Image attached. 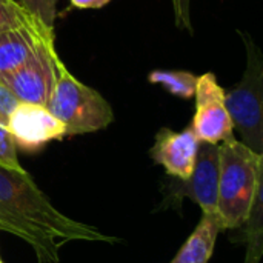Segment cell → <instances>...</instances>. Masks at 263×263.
Segmentation results:
<instances>
[{"instance_id": "9", "label": "cell", "mask_w": 263, "mask_h": 263, "mask_svg": "<svg viewBox=\"0 0 263 263\" xmlns=\"http://www.w3.org/2000/svg\"><path fill=\"white\" fill-rule=\"evenodd\" d=\"M182 183L183 186L176 188V196H188L200 206L203 214L219 216V145L199 143L193 174Z\"/></svg>"}, {"instance_id": "3", "label": "cell", "mask_w": 263, "mask_h": 263, "mask_svg": "<svg viewBox=\"0 0 263 263\" xmlns=\"http://www.w3.org/2000/svg\"><path fill=\"white\" fill-rule=\"evenodd\" d=\"M46 108L65 126L66 136L96 133L114 120V111L106 99L76 79L65 65L60 66Z\"/></svg>"}, {"instance_id": "7", "label": "cell", "mask_w": 263, "mask_h": 263, "mask_svg": "<svg viewBox=\"0 0 263 263\" xmlns=\"http://www.w3.org/2000/svg\"><path fill=\"white\" fill-rule=\"evenodd\" d=\"M8 129L17 148L35 153L52 140L66 137L65 126L43 105L18 103L9 117Z\"/></svg>"}, {"instance_id": "10", "label": "cell", "mask_w": 263, "mask_h": 263, "mask_svg": "<svg viewBox=\"0 0 263 263\" xmlns=\"http://www.w3.org/2000/svg\"><path fill=\"white\" fill-rule=\"evenodd\" d=\"M45 40H54V31L39 22L0 32V79L20 68Z\"/></svg>"}, {"instance_id": "12", "label": "cell", "mask_w": 263, "mask_h": 263, "mask_svg": "<svg viewBox=\"0 0 263 263\" xmlns=\"http://www.w3.org/2000/svg\"><path fill=\"white\" fill-rule=\"evenodd\" d=\"M148 80L154 85L163 86L166 91L180 99H194L197 76H194L190 71L154 69L148 74Z\"/></svg>"}, {"instance_id": "8", "label": "cell", "mask_w": 263, "mask_h": 263, "mask_svg": "<svg viewBox=\"0 0 263 263\" xmlns=\"http://www.w3.org/2000/svg\"><path fill=\"white\" fill-rule=\"evenodd\" d=\"M199 143L191 126L179 133L162 128L151 148V157L156 163L162 165L170 176L185 182L193 174Z\"/></svg>"}, {"instance_id": "1", "label": "cell", "mask_w": 263, "mask_h": 263, "mask_svg": "<svg viewBox=\"0 0 263 263\" xmlns=\"http://www.w3.org/2000/svg\"><path fill=\"white\" fill-rule=\"evenodd\" d=\"M0 231L28 243L39 263H59L69 242L116 243L96 227L60 213L25 170L0 165Z\"/></svg>"}, {"instance_id": "15", "label": "cell", "mask_w": 263, "mask_h": 263, "mask_svg": "<svg viewBox=\"0 0 263 263\" xmlns=\"http://www.w3.org/2000/svg\"><path fill=\"white\" fill-rule=\"evenodd\" d=\"M59 0H26L25 8L37 18L46 29L54 31Z\"/></svg>"}, {"instance_id": "21", "label": "cell", "mask_w": 263, "mask_h": 263, "mask_svg": "<svg viewBox=\"0 0 263 263\" xmlns=\"http://www.w3.org/2000/svg\"><path fill=\"white\" fill-rule=\"evenodd\" d=\"M0 263H3V262H2V259H0Z\"/></svg>"}, {"instance_id": "17", "label": "cell", "mask_w": 263, "mask_h": 263, "mask_svg": "<svg viewBox=\"0 0 263 263\" xmlns=\"http://www.w3.org/2000/svg\"><path fill=\"white\" fill-rule=\"evenodd\" d=\"M20 100L15 97V94L9 89L6 83L0 80V123L8 126L9 117L14 112V109L18 106Z\"/></svg>"}, {"instance_id": "4", "label": "cell", "mask_w": 263, "mask_h": 263, "mask_svg": "<svg viewBox=\"0 0 263 263\" xmlns=\"http://www.w3.org/2000/svg\"><path fill=\"white\" fill-rule=\"evenodd\" d=\"M247 45V68L239 83L225 92V105L239 131L242 143L257 154H263V62L262 54L250 35Z\"/></svg>"}, {"instance_id": "16", "label": "cell", "mask_w": 263, "mask_h": 263, "mask_svg": "<svg viewBox=\"0 0 263 263\" xmlns=\"http://www.w3.org/2000/svg\"><path fill=\"white\" fill-rule=\"evenodd\" d=\"M0 165L14 170H23L17 157V146L14 143V139L8 126L2 123H0Z\"/></svg>"}, {"instance_id": "11", "label": "cell", "mask_w": 263, "mask_h": 263, "mask_svg": "<svg viewBox=\"0 0 263 263\" xmlns=\"http://www.w3.org/2000/svg\"><path fill=\"white\" fill-rule=\"evenodd\" d=\"M222 230V222L217 214H203L199 225L171 263H208Z\"/></svg>"}, {"instance_id": "18", "label": "cell", "mask_w": 263, "mask_h": 263, "mask_svg": "<svg viewBox=\"0 0 263 263\" xmlns=\"http://www.w3.org/2000/svg\"><path fill=\"white\" fill-rule=\"evenodd\" d=\"M173 12H174V22L176 26L180 29H186L193 32L191 25V0H171Z\"/></svg>"}, {"instance_id": "20", "label": "cell", "mask_w": 263, "mask_h": 263, "mask_svg": "<svg viewBox=\"0 0 263 263\" xmlns=\"http://www.w3.org/2000/svg\"><path fill=\"white\" fill-rule=\"evenodd\" d=\"M18 2H20V3H22V5H23V6H25V5H26V0H18Z\"/></svg>"}, {"instance_id": "14", "label": "cell", "mask_w": 263, "mask_h": 263, "mask_svg": "<svg viewBox=\"0 0 263 263\" xmlns=\"http://www.w3.org/2000/svg\"><path fill=\"white\" fill-rule=\"evenodd\" d=\"M250 225V247L247 254V263H259L262 256V194L257 197L253 211L248 217Z\"/></svg>"}, {"instance_id": "13", "label": "cell", "mask_w": 263, "mask_h": 263, "mask_svg": "<svg viewBox=\"0 0 263 263\" xmlns=\"http://www.w3.org/2000/svg\"><path fill=\"white\" fill-rule=\"evenodd\" d=\"M39 22L18 0H0V32ZM40 23V22H39Z\"/></svg>"}, {"instance_id": "19", "label": "cell", "mask_w": 263, "mask_h": 263, "mask_svg": "<svg viewBox=\"0 0 263 263\" xmlns=\"http://www.w3.org/2000/svg\"><path fill=\"white\" fill-rule=\"evenodd\" d=\"M109 2L111 0H69V3L79 9H97L106 6Z\"/></svg>"}, {"instance_id": "6", "label": "cell", "mask_w": 263, "mask_h": 263, "mask_svg": "<svg viewBox=\"0 0 263 263\" xmlns=\"http://www.w3.org/2000/svg\"><path fill=\"white\" fill-rule=\"evenodd\" d=\"M196 114L193 131L199 142L219 145L234 137V126L225 105V91L213 72L197 77L196 85Z\"/></svg>"}, {"instance_id": "5", "label": "cell", "mask_w": 263, "mask_h": 263, "mask_svg": "<svg viewBox=\"0 0 263 263\" xmlns=\"http://www.w3.org/2000/svg\"><path fill=\"white\" fill-rule=\"evenodd\" d=\"M62 65L54 40H45L20 68L0 80L9 86L20 103L46 106Z\"/></svg>"}, {"instance_id": "2", "label": "cell", "mask_w": 263, "mask_h": 263, "mask_svg": "<svg viewBox=\"0 0 263 263\" xmlns=\"http://www.w3.org/2000/svg\"><path fill=\"white\" fill-rule=\"evenodd\" d=\"M263 154H257L234 137L219 145L217 213L223 230L247 223L262 194Z\"/></svg>"}]
</instances>
